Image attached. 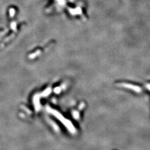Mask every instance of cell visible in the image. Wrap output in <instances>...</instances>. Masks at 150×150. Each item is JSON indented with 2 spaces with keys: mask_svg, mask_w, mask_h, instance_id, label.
<instances>
[{
  "mask_svg": "<svg viewBox=\"0 0 150 150\" xmlns=\"http://www.w3.org/2000/svg\"><path fill=\"white\" fill-rule=\"evenodd\" d=\"M146 87L150 91V84H147V85H146Z\"/></svg>",
  "mask_w": 150,
  "mask_h": 150,
  "instance_id": "2",
  "label": "cell"
},
{
  "mask_svg": "<svg viewBox=\"0 0 150 150\" xmlns=\"http://www.w3.org/2000/svg\"><path fill=\"white\" fill-rule=\"evenodd\" d=\"M116 85L117 86L121 87H124L126 88H128V89L133 90V91H134L135 92L137 93H141L142 91V88L139 87V86L132 85V84H130V83H117Z\"/></svg>",
  "mask_w": 150,
  "mask_h": 150,
  "instance_id": "1",
  "label": "cell"
}]
</instances>
